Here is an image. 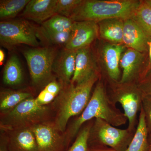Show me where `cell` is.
<instances>
[{
    "label": "cell",
    "mask_w": 151,
    "mask_h": 151,
    "mask_svg": "<svg viewBox=\"0 0 151 151\" xmlns=\"http://www.w3.org/2000/svg\"><path fill=\"white\" fill-rule=\"evenodd\" d=\"M124 21L112 19L99 22L98 25L100 36L112 43H123Z\"/></svg>",
    "instance_id": "obj_18"
},
{
    "label": "cell",
    "mask_w": 151,
    "mask_h": 151,
    "mask_svg": "<svg viewBox=\"0 0 151 151\" xmlns=\"http://www.w3.org/2000/svg\"><path fill=\"white\" fill-rule=\"evenodd\" d=\"M142 108L145 114L148 133L149 135H151V96L143 95Z\"/></svg>",
    "instance_id": "obj_28"
},
{
    "label": "cell",
    "mask_w": 151,
    "mask_h": 151,
    "mask_svg": "<svg viewBox=\"0 0 151 151\" xmlns=\"http://www.w3.org/2000/svg\"><path fill=\"white\" fill-rule=\"evenodd\" d=\"M30 0H1L0 18L5 20L16 16L25 8Z\"/></svg>",
    "instance_id": "obj_23"
},
{
    "label": "cell",
    "mask_w": 151,
    "mask_h": 151,
    "mask_svg": "<svg viewBox=\"0 0 151 151\" xmlns=\"http://www.w3.org/2000/svg\"><path fill=\"white\" fill-rule=\"evenodd\" d=\"M50 109L41 105L35 98L24 100L10 111L1 112V129L5 132L31 127L48 121Z\"/></svg>",
    "instance_id": "obj_4"
},
{
    "label": "cell",
    "mask_w": 151,
    "mask_h": 151,
    "mask_svg": "<svg viewBox=\"0 0 151 151\" xmlns=\"http://www.w3.org/2000/svg\"><path fill=\"white\" fill-rule=\"evenodd\" d=\"M87 151H116L108 147H88Z\"/></svg>",
    "instance_id": "obj_33"
},
{
    "label": "cell",
    "mask_w": 151,
    "mask_h": 151,
    "mask_svg": "<svg viewBox=\"0 0 151 151\" xmlns=\"http://www.w3.org/2000/svg\"><path fill=\"white\" fill-rule=\"evenodd\" d=\"M74 21L69 18L55 14L42 24L39 29L49 32H62L71 31Z\"/></svg>",
    "instance_id": "obj_22"
},
{
    "label": "cell",
    "mask_w": 151,
    "mask_h": 151,
    "mask_svg": "<svg viewBox=\"0 0 151 151\" xmlns=\"http://www.w3.org/2000/svg\"><path fill=\"white\" fill-rule=\"evenodd\" d=\"M144 1L151 7V0H146V1Z\"/></svg>",
    "instance_id": "obj_37"
},
{
    "label": "cell",
    "mask_w": 151,
    "mask_h": 151,
    "mask_svg": "<svg viewBox=\"0 0 151 151\" xmlns=\"http://www.w3.org/2000/svg\"><path fill=\"white\" fill-rule=\"evenodd\" d=\"M56 96L43 89L35 98L37 102L39 105L45 106L51 103L55 99Z\"/></svg>",
    "instance_id": "obj_30"
},
{
    "label": "cell",
    "mask_w": 151,
    "mask_h": 151,
    "mask_svg": "<svg viewBox=\"0 0 151 151\" xmlns=\"http://www.w3.org/2000/svg\"><path fill=\"white\" fill-rule=\"evenodd\" d=\"M135 132L119 129L101 119L93 120L89 132L88 147H108L116 151H125Z\"/></svg>",
    "instance_id": "obj_6"
},
{
    "label": "cell",
    "mask_w": 151,
    "mask_h": 151,
    "mask_svg": "<svg viewBox=\"0 0 151 151\" xmlns=\"http://www.w3.org/2000/svg\"><path fill=\"white\" fill-rule=\"evenodd\" d=\"M136 0H82L70 18L75 22H99L105 20L133 18L140 4Z\"/></svg>",
    "instance_id": "obj_3"
},
{
    "label": "cell",
    "mask_w": 151,
    "mask_h": 151,
    "mask_svg": "<svg viewBox=\"0 0 151 151\" xmlns=\"http://www.w3.org/2000/svg\"><path fill=\"white\" fill-rule=\"evenodd\" d=\"M150 36L133 18L124 21L123 44L141 52L148 50Z\"/></svg>",
    "instance_id": "obj_12"
},
{
    "label": "cell",
    "mask_w": 151,
    "mask_h": 151,
    "mask_svg": "<svg viewBox=\"0 0 151 151\" xmlns=\"http://www.w3.org/2000/svg\"><path fill=\"white\" fill-rule=\"evenodd\" d=\"M148 136L145 122V114L142 108L134 137L125 151H147L148 147Z\"/></svg>",
    "instance_id": "obj_19"
},
{
    "label": "cell",
    "mask_w": 151,
    "mask_h": 151,
    "mask_svg": "<svg viewBox=\"0 0 151 151\" xmlns=\"http://www.w3.org/2000/svg\"><path fill=\"white\" fill-rule=\"evenodd\" d=\"M99 27L97 23L91 21L74 22L69 40L65 48L77 50L89 46L97 37Z\"/></svg>",
    "instance_id": "obj_10"
},
{
    "label": "cell",
    "mask_w": 151,
    "mask_h": 151,
    "mask_svg": "<svg viewBox=\"0 0 151 151\" xmlns=\"http://www.w3.org/2000/svg\"><path fill=\"white\" fill-rule=\"evenodd\" d=\"M34 134L38 151H67L65 135L56 128L53 121H47L30 128Z\"/></svg>",
    "instance_id": "obj_9"
},
{
    "label": "cell",
    "mask_w": 151,
    "mask_h": 151,
    "mask_svg": "<svg viewBox=\"0 0 151 151\" xmlns=\"http://www.w3.org/2000/svg\"><path fill=\"white\" fill-rule=\"evenodd\" d=\"M148 50L149 58L147 65L142 71L138 81H139L141 78H142L144 76L146 75L149 71L151 70V36H150V38H149L148 45Z\"/></svg>",
    "instance_id": "obj_32"
},
{
    "label": "cell",
    "mask_w": 151,
    "mask_h": 151,
    "mask_svg": "<svg viewBox=\"0 0 151 151\" xmlns=\"http://www.w3.org/2000/svg\"><path fill=\"white\" fill-rule=\"evenodd\" d=\"M148 147L147 151H151V135L148 136Z\"/></svg>",
    "instance_id": "obj_36"
},
{
    "label": "cell",
    "mask_w": 151,
    "mask_h": 151,
    "mask_svg": "<svg viewBox=\"0 0 151 151\" xmlns=\"http://www.w3.org/2000/svg\"><path fill=\"white\" fill-rule=\"evenodd\" d=\"M4 52L1 49H0V65H2L5 59Z\"/></svg>",
    "instance_id": "obj_35"
},
{
    "label": "cell",
    "mask_w": 151,
    "mask_h": 151,
    "mask_svg": "<svg viewBox=\"0 0 151 151\" xmlns=\"http://www.w3.org/2000/svg\"><path fill=\"white\" fill-rule=\"evenodd\" d=\"M93 120L84 124L78 132L75 141L67 151H87L89 132Z\"/></svg>",
    "instance_id": "obj_25"
},
{
    "label": "cell",
    "mask_w": 151,
    "mask_h": 151,
    "mask_svg": "<svg viewBox=\"0 0 151 151\" xmlns=\"http://www.w3.org/2000/svg\"><path fill=\"white\" fill-rule=\"evenodd\" d=\"M37 36L40 35L44 40L48 43L58 45H63L65 46L69 40L71 31L52 33L47 32L38 29H37Z\"/></svg>",
    "instance_id": "obj_26"
},
{
    "label": "cell",
    "mask_w": 151,
    "mask_h": 151,
    "mask_svg": "<svg viewBox=\"0 0 151 151\" xmlns=\"http://www.w3.org/2000/svg\"><path fill=\"white\" fill-rule=\"evenodd\" d=\"M126 48L123 44L108 43L101 50V56L107 77L113 81L121 80L122 73L120 69V60Z\"/></svg>",
    "instance_id": "obj_13"
},
{
    "label": "cell",
    "mask_w": 151,
    "mask_h": 151,
    "mask_svg": "<svg viewBox=\"0 0 151 151\" xmlns=\"http://www.w3.org/2000/svg\"><path fill=\"white\" fill-rule=\"evenodd\" d=\"M22 70L18 57L12 55L4 67L3 81L7 85L14 86L21 84L23 80Z\"/></svg>",
    "instance_id": "obj_20"
},
{
    "label": "cell",
    "mask_w": 151,
    "mask_h": 151,
    "mask_svg": "<svg viewBox=\"0 0 151 151\" xmlns=\"http://www.w3.org/2000/svg\"><path fill=\"white\" fill-rule=\"evenodd\" d=\"M137 84L143 95L151 96V70L138 81Z\"/></svg>",
    "instance_id": "obj_29"
},
{
    "label": "cell",
    "mask_w": 151,
    "mask_h": 151,
    "mask_svg": "<svg viewBox=\"0 0 151 151\" xmlns=\"http://www.w3.org/2000/svg\"><path fill=\"white\" fill-rule=\"evenodd\" d=\"M82 0H57L56 14L69 18Z\"/></svg>",
    "instance_id": "obj_27"
},
{
    "label": "cell",
    "mask_w": 151,
    "mask_h": 151,
    "mask_svg": "<svg viewBox=\"0 0 151 151\" xmlns=\"http://www.w3.org/2000/svg\"><path fill=\"white\" fill-rule=\"evenodd\" d=\"M107 78L111 89V93L108 94L109 97L114 103L121 105L128 119L127 129L135 132L139 122L138 114L142 108L143 96L137 83H122Z\"/></svg>",
    "instance_id": "obj_5"
},
{
    "label": "cell",
    "mask_w": 151,
    "mask_h": 151,
    "mask_svg": "<svg viewBox=\"0 0 151 151\" xmlns=\"http://www.w3.org/2000/svg\"><path fill=\"white\" fill-rule=\"evenodd\" d=\"M62 88V84L55 80H52L47 84L44 89L47 92L54 94L55 96L58 95Z\"/></svg>",
    "instance_id": "obj_31"
},
{
    "label": "cell",
    "mask_w": 151,
    "mask_h": 151,
    "mask_svg": "<svg viewBox=\"0 0 151 151\" xmlns=\"http://www.w3.org/2000/svg\"><path fill=\"white\" fill-rule=\"evenodd\" d=\"M101 119L114 127L125 125L128 119L124 113L117 108L108 95L102 81L97 82L89 103L84 111L66 130L65 137L68 146L84 124L94 119Z\"/></svg>",
    "instance_id": "obj_1"
},
{
    "label": "cell",
    "mask_w": 151,
    "mask_h": 151,
    "mask_svg": "<svg viewBox=\"0 0 151 151\" xmlns=\"http://www.w3.org/2000/svg\"><path fill=\"white\" fill-rule=\"evenodd\" d=\"M76 50L64 48L57 52L55 58L52 71L59 78L62 85L70 84L75 69Z\"/></svg>",
    "instance_id": "obj_15"
},
{
    "label": "cell",
    "mask_w": 151,
    "mask_h": 151,
    "mask_svg": "<svg viewBox=\"0 0 151 151\" xmlns=\"http://www.w3.org/2000/svg\"><path fill=\"white\" fill-rule=\"evenodd\" d=\"M147 33L151 36V7L144 1H141L133 18Z\"/></svg>",
    "instance_id": "obj_24"
},
{
    "label": "cell",
    "mask_w": 151,
    "mask_h": 151,
    "mask_svg": "<svg viewBox=\"0 0 151 151\" xmlns=\"http://www.w3.org/2000/svg\"><path fill=\"white\" fill-rule=\"evenodd\" d=\"M0 151H10L6 138H2L1 141Z\"/></svg>",
    "instance_id": "obj_34"
},
{
    "label": "cell",
    "mask_w": 151,
    "mask_h": 151,
    "mask_svg": "<svg viewBox=\"0 0 151 151\" xmlns=\"http://www.w3.org/2000/svg\"><path fill=\"white\" fill-rule=\"evenodd\" d=\"M99 78L98 73L81 84L62 85L53 106L55 112L53 122L60 132H65L71 117L80 115L84 111L91 98L93 86Z\"/></svg>",
    "instance_id": "obj_2"
},
{
    "label": "cell",
    "mask_w": 151,
    "mask_h": 151,
    "mask_svg": "<svg viewBox=\"0 0 151 151\" xmlns=\"http://www.w3.org/2000/svg\"><path fill=\"white\" fill-rule=\"evenodd\" d=\"M98 73L89 46L76 50L75 69L71 82L81 84Z\"/></svg>",
    "instance_id": "obj_14"
},
{
    "label": "cell",
    "mask_w": 151,
    "mask_h": 151,
    "mask_svg": "<svg viewBox=\"0 0 151 151\" xmlns=\"http://www.w3.org/2000/svg\"><path fill=\"white\" fill-rule=\"evenodd\" d=\"M143 52L131 48L124 52L120 60V66L122 69L120 83H137L142 72L141 65L145 58Z\"/></svg>",
    "instance_id": "obj_11"
},
{
    "label": "cell",
    "mask_w": 151,
    "mask_h": 151,
    "mask_svg": "<svg viewBox=\"0 0 151 151\" xmlns=\"http://www.w3.org/2000/svg\"><path fill=\"white\" fill-rule=\"evenodd\" d=\"M6 138L10 151H38L35 137L30 128L8 132Z\"/></svg>",
    "instance_id": "obj_17"
},
{
    "label": "cell",
    "mask_w": 151,
    "mask_h": 151,
    "mask_svg": "<svg viewBox=\"0 0 151 151\" xmlns=\"http://www.w3.org/2000/svg\"><path fill=\"white\" fill-rule=\"evenodd\" d=\"M57 0H31L23 12L25 18L42 24L56 14Z\"/></svg>",
    "instance_id": "obj_16"
},
{
    "label": "cell",
    "mask_w": 151,
    "mask_h": 151,
    "mask_svg": "<svg viewBox=\"0 0 151 151\" xmlns=\"http://www.w3.org/2000/svg\"><path fill=\"white\" fill-rule=\"evenodd\" d=\"M37 32L26 21H4L0 22V41L5 46L24 44L37 47Z\"/></svg>",
    "instance_id": "obj_8"
},
{
    "label": "cell",
    "mask_w": 151,
    "mask_h": 151,
    "mask_svg": "<svg viewBox=\"0 0 151 151\" xmlns=\"http://www.w3.org/2000/svg\"><path fill=\"white\" fill-rule=\"evenodd\" d=\"M57 52L49 47H35L24 52L34 85L43 86L52 81V65Z\"/></svg>",
    "instance_id": "obj_7"
},
{
    "label": "cell",
    "mask_w": 151,
    "mask_h": 151,
    "mask_svg": "<svg viewBox=\"0 0 151 151\" xmlns=\"http://www.w3.org/2000/svg\"><path fill=\"white\" fill-rule=\"evenodd\" d=\"M29 92L4 90L0 94V109L1 112L12 110L24 100L31 97Z\"/></svg>",
    "instance_id": "obj_21"
}]
</instances>
